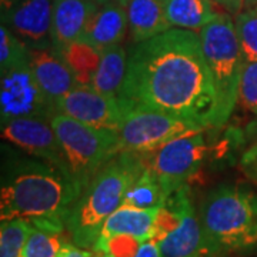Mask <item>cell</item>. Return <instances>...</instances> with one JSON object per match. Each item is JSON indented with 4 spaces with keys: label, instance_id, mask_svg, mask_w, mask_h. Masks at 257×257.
Wrapping results in <instances>:
<instances>
[{
    "label": "cell",
    "instance_id": "6da1fadb",
    "mask_svg": "<svg viewBox=\"0 0 257 257\" xmlns=\"http://www.w3.org/2000/svg\"><path fill=\"white\" fill-rule=\"evenodd\" d=\"M119 96L203 128L220 127L217 94L193 30L172 28L135 43Z\"/></svg>",
    "mask_w": 257,
    "mask_h": 257
},
{
    "label": "cell",
    "instance_id": "7a4b0ae2",
    "mask_svg": "<svg viewBox=\"0 0 257 257\" xmlns=\"http://www.w3.org/2000/svg\"><path fill=\"white\" fill-rule=\"evenodd\" d=\"M80 194L82 189L57 166L42 159H16L3 172L0 220L25 219L63 231Z\"/></svg>",
    "mask_w": 257,
    "mask_h": 257
},
{
    "label": "cell",
    "instance_id": "3957f363",
    "mask_svg": "<svg viewBox=\"0 0 257 257\" xmlns=\"http://www.w3.org/2000/svg\"><path fill=\"white\" fill-rule=\"evenodd\" d=\"M143 169L140 155L121 150L97 172L66 217V230L76 246L94 250L104 221L123 204L130 184Z\"/></svg>",
    "mask_w": 257,
    "mask_h": 257
},
{
    "label": "cell",
    "instance_id": "277c9868",
    "mask_svg": "<svg viewBox=\"0 0 257 257\" xmlns=\"http://www.w3.org/2000/svg\"><path fill=\"white\" fill-rule=\"evenodd\" d=\"M199 219L204 256L224 257L257 248V194L240 184H220L202 202Z\"/></svg>",
    "mask_w": 257,
    "mask_h": 257
},
{
    "label": "cell",
    "instance_id": "5b68a950",
    "mask_svg": "<svg viewBox=\"0 0 257 257\" xmlns=\"http://www.w3.org/2000/svg\"><path fill=\"white\" fill-rule=\"evenodd\" d=\"M50 123L63 150L66 170L82 192L101 167L121 152L116 130L96 128L63 113H56Z\"/></svg>",
    "mask_w": 257,
    "mask_h": 257
},
{
    "label": "cell",
    "instance_id": "8992f818",
    "mask_svg": "<svg viewBox=\"0 0 257 257\" xmlns=\"http://www.w3.org/2000/svg\"><path fill=\"white\" fill-rule=\"evenodd\" d=\"M202 49L219 101V119L223 126L239 101L240 79L244 66L234 22L219 13L199 32Z\"/></svg>",
    "mask_w": 257,
    "mask_h": 257
},
{
    "label": "cell",
    "instance_id": "52a82bcc",
    "mask_svg": "<svg viewBox=\"0 0 257 257\" xmlns=\"http://www.w3.org/2000/svg\"><path fill=\"white\" fill-rule=\"evenodd\" d=\"M207 153L203 130H194L143 153V166L156 176L167 197L197 173Z\"/></svg>",
    "mask_w": 257,
    "mask_h": 257
},
{
    "label": "cell",
    "instance_id": "ba28073f",
    "mask_svg": "<svg viewBox=\"0 0 257 257\" xmlns=\"http://www.w3.org/2000/svg\"><path fill=\"white\" fill-rule=\"evenodd\" d=\"M124 100L126 106L117 130L121 150L143 155L184 133L203 130L189 120L136 106L127 99Z\"/></svg>",
    "mask_w": 257,
    "mask_h": 257
},
{
    "label": "cell",
    "instance_id": "9c48e42d",
    "mask_svg": "<svg viewBox=\"0 0 257 257\" xmlns=\"http://www.w3.org/2000/svg\"><path fill=\"white\" fill-rule=\"evenodd\" d=\"M2 121L19 117L52 120L56 104L39 86L29 62L2 72L0 84Z\"/></svg>",
    "mask_w": 257,
    "mask_h": 257
},
{
    "label": "cell",
    "instance_id": "30bf717a",
    "mask_svg": "<svg viewBox=\"0 0 257 257\" xmlns=\"http://www.w3.org/2000/svg\"><path fill=\"white\" fill-rule=\"evenodd\" d=\"M53 6L55 0H2V25L29 49L53 46Z\"/></svg>",
    "mask_w": 257,
    "mask_h": 257
},
{
    "label": "cell",
    "instance_id": "8fae6325",
    "mask_svg": "<svg viewBox=\"0 0 257 257\" xmlns=\"http://www.w3.org/2000/svg\"><path fill=\"white\" fill-rule=\"evenodd\" d=\"M126 100L94 90L90 86H76L56 103L57 113L67 114L96 128L119 130Z\"/></svg>",
    "mask_w": 257,
    "mask_h": 257
},
{
    "label": "cell",
    "instance_id": "7c38bea8",
    "mask_svg": "<svg viewBox=\"0 0 257 257\" xmlns=\"http://www.w3.org/2000/svg\"><path fill=\"white\" fill-rule=\"evenodd\" d=\"M2 136L30 156L49 162L67 173L63 150L50 120L35 117L5 120L2 121Z\"/></svg>",
    "mask_w": 257,
    "mask_h": 257
},
{
    "label": "cell",
    "instance_id": "4fadbf2b",
    "mask_svg": "<svg viewBox=\"0 0 257 257\" xmlns=\"http://www.w3.org/2000/svg\"><path fill=\"white\" fill-rule=\"evenodd\" d=\"M29 64L39 86L55 104L79 86L73 70L55 46L29 49Z\"/></svg>",
    "mask_w": 257,
    "mask_h": 257
},
{
    "label": "cell",
    "instance_id": "5bb4252c",
    "mask_svg": "<svg viewBox=\"0 0 257 257\" xmlns=\"http://www.w3.org/2000/svg\"><path fill=\"white\" fill-rule=\"evenodd\" d=\"M162 257H203L204 240L199 213L192 197L186 199L182 219L170 233L157 240Z\"/></svg>",
    "mask_w": 257,
    "mask_h": 257
},
{
    "label": "cell",
    "instance_id": "9a60e30c",
    "mask_svg": "<svg viewBox=\"0 0 257 257\" xmlns=\"http://www.w3.org/2000/svg\"><path fill=\"white\" fill-rule=\"evenodd\" d=\"M128 30L126 6L123 3H104L89 19L83 30V40L99 50L116 46L123 42Z\"/></svg>",
    "mask_w": 257,
    "mask_h": 257
},
{
    "label": "cell",
    "instance_id": "2e32d148",
    "mask_svg": "<svg viewBox=\"0 0 257 257\" xmlns=\"http://www.w3.org/2000/svg\"><path fill=\"white\" fill-rule=\"evenodd\" d=\"M99 8L94 0H55L52 18V43L62 50L79 40L89 19Z\"/></svg>",
    "mask_w": 257,
    "mask_h": 257
},
{
    "label": "cell",
    "instance_id": "e0dca14e",
    "mask_svg": "<svg viewBox=\"0 0 257 257\" xmlns=\"http://www.w3.org/2000/svg\"><path fill=\"white\" fill-rule=\"evenodd\" d=\"M157 211L159 207L142 209L130 204H121L104 221L99 240L107 239L111 236H120V234L132 236L143 241L153 239L156 229Z\"/></svg>",
    "mask_w": 257,
    "mask_h": 257
},
{
    "label": "cell",
    "instance_id": "ac0fdd59",
    "mask_svg": "<svg viewBox=\"0 0 257 257\" xmlns=\"http://www.w3.org/2000/svg\"><path fill=\"white\" fill-rule=\"evenodd\" d=\"M128 33L135 43L172 29L166 13V0H126Z\"/></svg>",
    "mask_w": 257,
    "mask_h": 257
},
{
    "label": "cell",
    "instance_id": "d6986e66",
    "mask_svg": "<svg viewBox=\"0 0 257 257\" xmlns=\"http://www.w3.org/2000/svg\"><path fill=\"white\" fill-rule=\"evenodd\" d=\"M127 56L128 53L121 45L104 49L93 74L90 87L103 94L119 97L127 70Z\"/></svg>",
    "mask_w": 257,
    "mask_h": 257
},
{
    "label": "cell",
    "instance_id": "ffe728a7",
    "mask_svg": "<svg viewBox=\"0 0 257 257\" xmlns=\"http://www.w3.org/2000/svg\"><path fill=\"white\" fill-rule=\"evenodd\" d=\"M166 13L172 28L197 33L219 15L211 0H166Z\"/></svg>",
    "mask_w": 257,
    "mask_h": 257
},
{
    "label": "cell",
    "instance_id": "44dd1931",
    "mask_svg": "<svg viewBox=\"0 0 257 257\" xmlns=\"http://www.w3.org/2000/svg\"><path fill=\"white\" fill-rule=\"evenodd\" d=\"M59 52L73 70L79 86H90L103 50H99L83 40H76Z\"/></svg>",
    "mask_w": 257,
    "mask_h": 257
},
{
    "label": "cell",
    "instance_id": "7402d4cb",
    "mask_svg": "<svg viewBox=\"0 0 257 257\" xmlns=\"http://www.w3.org/2000/svg\"><path fill=\"white\" fill-rule=\"evenodd\" d=\"M167 199L165 189L157 177L149 169H143L126 192L123 204H130L142 209H157Z\"/></svg>",
    "mask_w": 257,
    "mask_h": 257
},
{
    "label": "cell",
    "instance_id": "603a6c76",
    "mask_svg": "<svg viewBox=\"0 0 257 257\" xmlns=\"http://www.w3.org/2000/svg\"><path fill=\"white\" fill-rule=\"evenodd\" d=\"M66 244L63 231L32 224L23 257H57Z\"/></svg>",
    "mask_w": 257,
    "mask_h": 257
},
{
    "label": "cell",
    "instance_id": "cb8c5ba5",
    "mask_svg": "<svg viewBox=\"0 0 257 257\" xmlns=\"http://www.w3.org/2000/svg\"><path fill=\"white\" fill-rule=\"evenodd\" d=\"M32 223L25 219L2 220L0 224V257H23Z\"/></svg>",
    "mask_w": 257,
    "mask_h": 257
},
{
    "label": "cell",
    "instance_id": "d4e9b609",
    "mask_svg": "<svg viewBox=\"0 0 257 257\" xmlns=\"http://www.w3.org/2000/svg\"><path fill=\"white\" fill-rule=\"evenodd\" d=\"M234 26L244 62H257V8L236 15Z\"/></svg>",
    "mask_w": 257,
    "mask_h": 257
},
{
    "label": "cell",
    "instance_id": "484cf974",
    "mask_svg": "<svg viewBox=\"0 0 257 257\" xmlns=\"http://www.w3.org/2000/svg\"><path fill=\"white\" fill-rule=\"evenodd\" d=\"M29 62V47L6 25L0 28V72Z\"/></svg>",
    "mask_w": 257,
    "mask_h": 257
},
{
    "label": "cell",
    "instance_id": "4316f807",
    "mask_svg": "<svg viewBox=\"0 0 257 257\" xmlns=\"http://www.w3.org/2000/svg\"><path fill=\"white\" fill-rule=\"evenodd\" d=\"M239 101L257 114V62H244L240 79Z\"/></svg>",
    "mask_w": 257,
    "mask_h": 257
},
{
    "label": "cell",
    "instance_id": "83f0119b",
    "mask_svg": "<svg viewBox=\"0 0 257 257\" xmlns=\"http://www.w3.org/2000/svg\"><path fill=\"white\" fill-rule=\"evenodd\" d=\"M240 167L248 179L257 184V145L250 147L244 153L240 162Z\"/></svg>",
    "mask_w": 257,
    "mask_h": 257
},
{
    "label": "cell",
    "instance_id": "f1b7e54d",
    "mask_svg": "<svg viewBox=\"0 0 257 257\" xmlns=\"http://www.w3.org/2000/svg\"><path fill=\"white\" fill-rule=\"evenodd\" d=\"M57 257H101V254L90 248L79 247L74 243H67Z\"/></svg>",
    "mask_w": 257,
    "mask_h": 257
},
{
    "label": "cell",
    "instance_id": "f546056e",
    "mask_svg": "<svg viewBox=\"0 0 257 257\" xmlns=\"http://www.w3.org/2000/svg\"><path fill=\"white\" fill-rule=\"evenodd\" d=\"M133 257H162V251L156 240L150 239L142 243L138 253Z\"/></svg>",
    "mask_w": 257,
    "mask_h": 257
},
{
    "label": "cell",
    "instance_id": "4dcf8cb0",
    "mask_svg": "<svg viewBox=\"0 0 257 257\" xmlns=\"http://www.w3.org/2000/svg\"><path fill=\"white\" fill-rule=\"evenodd\" d=\"M217 3L221 5L229 13L239 15L244 8H250V0H217Z\"/></svg>",
    "mask_w": 257,
    "mask_h": 257
},
{
    "label": "cell",
    "instance_id": "1f68e13d",
    "mask_svg": "<svg viewBox=\"0 0 257 257\" xmlns=\"http://www.w3.org/2000/svg\"><path fill=\"white\" fill-rule=\"evenodd\" d=\"M96 3H99V5H104V3H126V0H94Z\"/></svg>",
    "mask_w": 257,
    "mask_h": 257
},
{
    "label": "cell",
    "instance_id": "d6a6232c",
    "mask_svg": "<svg viewBox=\"0 0 257 257\" xmlns=\"http://www.w3.org/2000/svg\"><path fill=\"white\" fill-rule=\"evenodd\" d=\"M250 8H257V0H250Z\"/></svg>",
    "mask_w": 257,
    "mask_h": 257
}]
</instances>
